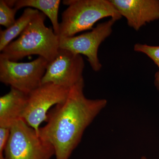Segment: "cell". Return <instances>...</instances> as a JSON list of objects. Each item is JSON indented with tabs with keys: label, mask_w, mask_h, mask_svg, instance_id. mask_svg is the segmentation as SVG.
<instances>
[{
	"label": "cell",
	"mask_w": 159,
	"mask_h": 159,
	"mask_svg": "<svg viewBox=\"0 0 159 159\" xmlns=\"http://www.w3.org/2000/svg\"><path fill=\"white\" fill-rule=\"evenodd\" d=\"M129 27L139 31L147 23L159 20V0H110Z\"/></svg>",
	"instance_id": "obj_9"
},
{
	"label": "cell",
	"mask_w": 159,
	"mask_h": 159,
	"mask_svg": "<svg viewBox=\"0 0 159 159\" xmlns=\"http://www.w3.org/2000/svg\"><path fill=\"white\" fill-rule=\"evenodd\" d=\"M17 9L10 7L5 0L0 1V25L6 29L12 25L16 21L15 18Z\"/></svg>",
	"instance_id": "obj_13"
},
{
	"label": "cell",
	"mask_w": 159,
	"mask_h": 159,
	"mask_svg": "<svg viewBox=\"0 0 159 159\" xmlns=\"http://www.w3.org/2000/svg\"><path fill=\"white\" fill-rule=\"evenodd\" d=\"M5 2L8 6L15 8L18 10L24 7L40 10L48 17L54 33L58 36L60 23L58 22V14L61 3L60 0H6Z\"/></svg>",
	"instance_id": "obj_11"
},
{
	"label": "cell",
	"mask_w": 159,
	"mask_h": 159,
	"mask_svg": "<svg viewBox=\"0 0 159 159\" xmlns=\"http://www.w3.org/2000/svg\"><path fill=\"white\" fill-rule=\"evenodd\" d=\"M55 155L53 145L42 139L34 129L23 120L10 128L4 150L6 159H51Z\"/></svg>",
	"instance_id": "obj_4"
},
{
	"label": "cell",
	"mask_w": 159,
	"mask_h": 159,
	"mask_svg": "<svg viewBox=\"0 0 159 159\" xmlns=\"http://www.w3.org/2000/svg\"><path fill=\"white\" fill-rule=\"evenodd\" d=\"M141 159H149L146 158V157H142V158Z\"/></svg>",
	"instance_id": "obj_18"
},
{
	"label": "cell",
	"mask_w": 159,
	"mask_h": 159,
	"mask_svg": "<svg viewBox=\"0 0 159 159\" xmlns=\"http://www.w3.org/2000/svg\"><path fill=\"white\" fill-rule=\"evenodd\" d=\"M28 99V94L12 88L0 97V127L10 129L23 120Z\"/></svg>",
	"instance_id": "obj_10"
},
{
	"label": "cell",
	"mask_w": 159,
	"mask_h": 159,
	"mask_svg": "<svg viewBox=\"0 0 159 159\" xmlns=\"http://www.w3.org/2000/svg\"><path fill=\"white\" fill-rule=\"evenodd\" d=\"M0 159H6L5 157H4V154L0 155Z\"/></svg>",
	"instance_id": "obj_17"
},
{
	"label": "cell",
	"mask_w": 159,
	"mask_h": 159,
	"mask_svg": "<svg viewBox=\"0 0 159 159\" xmlns=\"http://www.w3.org/2000/svg\"><path fill=\"white\" fill-rule=\"evenodd\" d=\"M39 11L33 8H28L24 10L22 15L16 20L14 24L9 28L0 31V51L12 42L13 39L22 33L30 22Z\"/></svg>",
	"instance_id": "obj_12"
},
{
	"label": "cell",
	"mask_w": 159,
	"mask_h": 159,
	"mask_svg": "<svg viewBox=\"0 0 159 159\" xmlns=\"http://www.w3.org/2000/svg\"><path fill=\"white\" fill-rule=\"evenodd\" d=\"M10 134V129L0 127V155L4 154Z\"/></svg>",
	"instance_id": "obj_15"
},
{
	"label": "cell",
	"mask_w": 159,
	"mask_h": 159,
	"mask_svg": "<svg viewBox=\"0 0 159 159\" xmlns=\"http://www.w3.org/2000/svg\"><path fill=\"white\" fill-rule=\"evenodd\" d=\"M70 90L50 83L42 84L28 94L23 120L38 134L40 125L48 120L49 110L65 102Z\"/></svg>",
	"instance_id": "obj_6"
},
{
	"label": "cell",
	"mask_w": 159,
	"mask_h": 159,
	"mask_svg": "<svg viewBox=\"0 0 159 159\" xmlns=\"http://www.w3.org/2000/svg\"><path fill=\"white\" fill-rule=\"evenodd\" d=\"M155 85L157 89L159 91V72L158 71L156 73L155 75Z\"/></svg>",
	"instance_id": "obj_16"
},
{
	"label": "cell",
	"mask_w": 159,
	"mask_h": 159,
	"mask_svg": "<svg viewBox=\"0 0 159 159\" xmlns=\"http://www.w3.org/2000/svg\"><path fill=\"white\" fill-rule=\"evenodd\" d=\"M116 21L111 18L107 21L98 24L89 32L61 39L59 48L86 56L92 69L98 72L102 67L98 58V49L102 43L111 34L113 26Z\"/></svg>",
	"instance_id": "obj_7"
},
{
	"label": "cell",
	"mask_w": 159,
	"mask_h": 159,
	"mask_svg": "<svg viewBox=\"0 0 159 159\" xmlns=\"http://www.w3.org/2000/svg\"><path fill=\"white\" fill-rule=\"evenodd\" d=\"M46 16L39 12L18 38L2 51L0 57L17 61L31 55H38L49 62L54 59L59 49V37L45 24Z\"/></svg>",
	"instance_id": "obj_2"
},
{
	"label": "cell",
	"mask_w": 159,
	"mask_h": 159,
	"mask_svg": "<svg viewBox=\"0 0 159 159\" xmlns=\"http://www.w3.org/2000/svg\"><path fill=\"white\" fill-rule=\"evenodd\" d=\"M49 61L42 57L27 62L0 57V81L29 94L42 85Z\"/></svg>",
	"instance_id": "obj_5"
},
{
	"label": "cell",
	"mask_w": 159,
	"mask_h": 159,
	"mask_svg": "<svg viewBox=\"0 0 159 159\" xmlns=\"http://www.w3.org/2000/svg\"><path fill=\"white\" fill-rule=\"evenodd\" d=\"M84 67L81 55L59 48L57 55L47 66L42 84L50 83L70 89L84 80Z\"/></svg>",
	"instance_id": "obj_8"
},
{
	"label": "cell",
	"mask_w": 159,
	"mask_h": 159,
	"mask_svg": "<svg viewBox=\"0 0 159 159\" xmlns=\"http://www.w3.org/2000/svg\"><path fill=\"white\" fill-rule=\"evenodd\" d=\"M134 51L145 54L157 66L159 72V46L148 45L145 44L136 43L134 46Z\"/></svg>",
	"instance_id": "obj_14"
},
{
	"label": "cell",
	"mask_w": 159,
	"mask_h": 159,
	"mask_svg": "<svg viewBox=\"0 0 159 159\" xmlns=\"http://www.w3.org/2000/svg\"><path fill=\"white\" fill-rule=\"evenodd\" d=\"M63 3L68 7L61 14L59 39L92 30L94 25L104 18L110 17L117 21L122 17L108 0H66Z\"/></svg>",
	"instance_id": "obj_3"
},
{
	"label": "cell",
	"mask_w": 159,
	"mask_h": 159,
	"mask_svg": "<svg viewBox=\"0 0 159 159\" xmlns=\"http://www.w3.org/2000/svg\"><path fill=\"white\" fill-rule=\"evenodd\" d=\"M84 80L70 89L65 102L48 115L47 123L38 134L53 145L56 159H69L86 129L107 104L105 99H91L84 93Z\"/></svg>",
	"instance_id": "obj_1"
}]
</instances>
